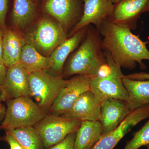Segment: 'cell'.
I'll return each instance as SVG.
<instances>
[{
	"label": "cell",
	"mask_w": 149,
	"mask_h": 149,
	"mask_svg": "<svg viewBox=\"0 0 149 149\" xmlns=\"http://www.w3.org/2000/svg\"><path fill=\"white\" fill-rule=\"evenodd\" d=\"M102 38L103 50L109 53L118 66L132 70L139 63L141 70L146 69L143 60L149 61L148 41L143 42L131 29L114 24L108 19L98 30Z\"/></svg>",
	"instance_id": "6da1fadb"
},
{
	"label": "cell",
	"mask_w": 149,
	"mask_h": 149,
	"mask_svg": "<svg viewBox=\"0 0 149 149\" xmlns=\"http://www.w3.org/2000/svg\"><path fill=\"white\" fill-rule=\"evenodd\" d=\"M107 64L102 45V38L92 24L78 49L70 57L63 72L62 77L73 75L97 76Z\"/></svg>",
	"instance_id": "7a4b0ae2"
},
{
	"label": "cell",
	"mask_w": 149,
	"mask_h": 149,
	"mask_svg": "<svg viewBox=\"0 0 149 149\" xmlns=\"http://www.w3.org/2000/svg\"><path fill=\"white\" fill-rule=\"evenodd\" d=\"M47 115L29 96L10 99L7 101L5 114L0 128L8 130L34 126Z\"/></svg>",
	"instance_id": "3957f363"
},
{
	"label": "cell",
	"mask_w": 149,
	"mask_h": 149,
	"mask_svg": "<svg viewBox=\"0 0 149 149\" xmlns=\"http://www.w3.org/2000/svg\"><path fill=\"white\" fill-rule=\"evenodd\" d=\"M67 38V32L61 24L49 18L39 20L24 37L25 43L47 57Z\"/></svg>",
	"instance_id": "277c9868"
},
{
	"label": "cell",
	"mask_w": 149,
	"mask_h": 149,
	"mask_svg": "<svg viewBox=\"0 0 149 149\" xmlns=\"http://www.w3.org/2000/svg\"><path fill=\"white\" fill-rule=\"evenodd\" d=\"M110 71L104 76H96L91 77L90 91L101 102L109 99H116L127 102L129 96L122 82L124 75L121 68L113 61L109 53L104 51Z\"/></svg>",
	"instance_id": "5b68a950"
},
{
	"label": "cell",
	"mask_w": 149,
	"mask_h": 149,
	"mask_svg": "<svg viewBox=\"0 0 149 149\" xmlns=\"http://www.w3.org/2000/svg\"><path fill=\"white\" fill-rule=\"evenodd\" d=\"M30 96L35 98L38 105L46 113L52 105L68 80L62 76L54 75L41 70L29 74Z\"/></svg>",
	"instance_id": "8992f818"
},
{
	"label": "cell",
	"mask_w": 149,
	"mask_h": 149,
	"mask_svg": "<svg viewBox=\"0 0 149 149\" xmlns=\"http://www.w3.org/2000/svg\"><path fill=\"white\" fill-rule=\"evenodd\" d=\"M81 120L61 115L47 114L34 126L46 148L53 146L64 140L70 133H76Z\"/></svg>",
	"instance_id": "52a82bcc"
},
{
	"label": "cell",
	"mask_w": 149,
	"mask_h": 149,
	"mask_svg": "<svg viewBox=\"0 0 149 149\" xmlns=\"http://www.w3.org/2000/svg\"><path fill=\"white\" fill-rule=\"evenodd\" d=\"M91 77L76 75L68 80L55 100L49 112L57 115H62L67 112L81 94L90 91Z\"/></svg>",
	"instance_id": "ba28073f"
},
{
	"label": "cell",
	"mask_w": 149,
	"mask_h": 149,
	"mask_svg": "<svg viewBox=\"0 0 149 149\" xmlns=\"http://www.w3.org/2000/svg\"><path fill=\"white\" fill-rule=\"evenodd\" d=\"M83 15L70 32V37L84 27L93 24L98 30L112 14L114 3L111 0H83Z\"/></svg>",
	"instance_id": "9c48e42d"
},
{
	"label": "cell",
	"mask_w": 149,
	"mask_h": 149,
	"mask_svg": "<svg viewBox=\"0 0 149 149\" xmlns=\"http://www.w3.org/2000/svg\"><path fill=\"white\" fill-rule=\"evenodd\" d=\"M149 117V104L132 111L117 128L103 135L91 149H113L132 128Z\"/></svg>",
	"instance_id": "30bf717a"
},
{
	"label": "cell",
	"mask_w": 149,
	"mask_h": 149,
	"mask_svg": "<svg viewBox=\"0 0 149 149\" xmlns=\"http://www.w3.org/2000/svg\"><path fill=\"white\" fill-rule=\"evenodd\" d=\"M45 10L55 19L66 32L79 21L83 12L78 0H47Z\"/></svg>",
	"instance_id": "8fae6325"
},
{
	"label": "cell",
	"mask_w": 149,
	"mask_h": 149,
	"mask_svg": "<svg viewBox=\"0 0 149 149\" xmlns=\"http://www.w3.org/2000/svg\"><path fill=\"white\" fill-rule=\"evenodd\" d=\"M149 0H120L114 4L109 20L122 27L134 30L140 16L146 12Z\"/></svg>",
	"instance_id": "7c38bea8"
},
{
	"label": "cell",
	"mask_w": 149,
	"mask_h": 149,
	"mask_svg": "<svg viewBox=\"0 0 149 149\" xmlns=\"http://www.w3.org/2000/svg\"><path fill=\"white\" fill-rule=\"evenodd\" d=\"M131 111L125 101L109 99L102 102L99 121L102 127L103 135L117 128Z\"/></svg>",
	"instance_id": "4fadbf2b"
},
{
	"label": "cell",
	"mask_w": 149,
	"mask_h": 149,
	"mask_svg": "<svg viewBox=\"0 0 149 149\" xmlns=\"http://www.w3.org/2000/svg\"><path fill=\"white\" fill-rule=\"evenodd\" d=\"M29 74L19 63L8 68L1 88L5 100L30 96Z\"/></svg>",
	"instance_id": "5bb4252c"
},
{
	"label": "cell",
	"mask_w": 149,
	"mask_h": 149,
	"mask_svg": "<svg viewBox=\"0 0 149 149\" xmlns=\"http://www.w3.org/2000/svg\"><path fill=\"white\" fill-rule=\"evenodd\" d=\"M101 103L93 92L86 91L79 96L67 112L61 116L81 121L99 120Z\"/></svg>",
	"instance_id": "9a60e30c"
},
{
	"label": "cell",
	"mask_w": 149,
	"mask_h": 149,
	"mask_svg": "<svg viewBox=\"0 0 149 149\" xmlns=\"http://www.w3.org/2000/svg\"><path fill=\"white\" fill-rule=\"evenodd\" d=\"M88 27H84L63 41L54 50L49 56L51 70L56 75H62L66 59L80 45L84 39Z\"/></svg>",
	"instance_id": "2e32d148"
},
{
	"label": "cell",
	"mask_w": 149,
	"mask_h": 149,
	"mask_svg": "<svg viewBox=\"0 0 149 149\" xmlns=\"http://www.w3.org/2000/svg\"><path fill=\"white\" fill-rule=\"evenodd\" d=\"M25 43L24 37L18 32L6 28L3 30L2 58L7 67L19 63L22 48Z\"/></svg>",
	"instance_id": "e0dca14e"
},
{
	"label": "cell",
	"mask_w": 149,
	"mask_h": 149,
	"mask_svg": "<svg viewBox=\"0 0 149 149\" xmlns=\"http://www.w3.org/2000/svg\"><path fill=\"white\" fill-rule=\"evenodd\" d=\"M103 135L99 120H83L76 133L74 149H91Z\"/></svg>",
	"instance_id": "ac0fdd59"
},
{
	"label": "cell",
	"mask_w": 149,
	"mask_h": 149,
	"mask_svg": "<svg viewBox=\"0 0 149 149\" xmlns=\"http://www.w3.org/2000/svg\"><path fill=\"white\" fill-rule=\"evenodd\" d=\"M122 82L129 96L127 102L131 111L149 104V80H134L122 78Z\"/></svg>",
	"instance_id": "d6986e66"
},
{
	"label": "cell",
	"mask_w": 149,
	"mask_h": 149,
	"mask_svg": "<svg viewBox=\"0 0 149 149\" xmlns=\"http://www.w3.org/2000/svg\"><path fill=\"white\" fill-rule=\"evenodd\" d=\"M19 63L29 74L50 70L51 68L49 56L42 55L34 47L27 43L22 48Z\"/></svg>",
	"instance_id": "ffe728a7"
},
{
	"label": "cell",
	"mask_w": 149,
	"mask_h": 149,
	"mask_svg": "<svg viewBox=\"0 0 149 149\" xmlns=\"http://www.w3.org/2000/svg\"><path fill=\"white\" fill-rule=\"evenodd\" d=\"M35 14L36 10L32 0H14L12 20L17 28H25L34 19Z\"/></svg>",
	"instance_id": "44dd1931"
},
{
	"label": "cell",
	"mask_w": 149,
	"mask_h": 149,
	"mask_svg": "<svg viewBox=\"0 0 149 149\" xmlns=\"http://www.w3.org/2000/svg\"><path fill=\"white\" fill-rule=\"evenodd\" d=\"M17 140L23 149H42V139L33 126L7 130Z\"/></svg>",
	"instance_id": "7402d4cb"
},
{
	"label": "cell",
	"mask_w": 149,
	"mask_h": 149,
	"mask_svg": "<svg viewBox=\"0 0 149 149\" xmlns=\"http://www.w3.org/2000/svg\"><path fill=\"white\" fill-rule=\"evenodd\" d=\"M149 119L139 130L134 134L133 139L128 141L123 149H139L149 144Z\"/></svg>",
	"instance_id": "603a6c76"
},
{
	"label": "cell",
	"mask_w": 149,
	"mask_h": 149,
	"mask_svg": "<svg viewBox=\"0 0 149 149\" xmlns=\"http://www.w3.org/2000/svg\"><path fill=\"white\" fill-rule=\"evenodd\" d=\"M76 133H70L64 140L54 145L49 149H74V141Z\"/></svg>",
	"instance_id": "cb8c5ba5"
},
{
	"label": "cell",
	"mask_w": 149,
	"mask_h": 149,
	"mask_svg": "<svg viewBox=\"0 0 149 149\" xmlns=\"http://www.w3.org/2000/svg\"><path fill=\"white\" fill-rule=\"evenodd\" d=\"M8 0H0V27L4 30L6 18L8 8Z\"/></svg>",
	"instance_id": "d4e9b609"
},
{
	"label": "cell",
	"mask_w": 149,
	"mask_h": 149,
	"mask_svg": "<svg viewBox=\"0 0 149 149\" xmlns=\"http://www.w3.org/2000/svg\"><path fill=\"white\" fill-rule=\"evenodd\" d=\"M5 139L8 143L10 149H23L17 140L8 132H6Z\"/></svg>",
	"instance_id": "484cf974"
},
{
	"label": "cell",
	"mask_w": 149,
	"mask_h": 149,
	"mask_svg": "<svg viewBox=\"0 0 149 149\" xmlns=\"http://www.w3.org/2000/svg\"><path fill=\"white\" fill-rule=\"evenodd\" d=\"M124 77L131 80H149V73L143 72H136L133 74L124 75Z\"/></svg>",
	"instance_id": "4316f807"
},
{
	"label": "cell",
	"mask_w": 149,
	"mask_h": 149,
	"mask_svg": "<svg viewBox=\"0 0 149 149\" xmlns=\"http://www.w3.org/2000/svg\"><path fill=\"white\" fill-rule=\"evenodd\" d=\"M7 68L3 60L0 59V88H2L3 85Z\"/></svg>",
	"instance_id": "83f0119b"
},
{
	"label": "cell",
	"mask_w": 149,
	"mask_h": 149,
	"mask_svg": "<svg viewBox=\"0 0 149 149\" xmlns=\"http://www.w3.org/2000/svg\"><path fill=\"white\" fill-rule=\"evenodd\" d=\"M3 30V29H2V28L0 27V59L2 60H3L2 47Z\"/></svg>",
	"instance_id": "f1b7e54d"
},
{
	"label": "cell",
	"mask_w": 149,
	"mask_h": 149,
	"mask_svg": "<svg viewBox=\"0 0 149 149\" xmlns=\"http://www.w3.org/2000/svg\"><path fill=\"white\" fill-rule=\"evenodd\" d=\"M6 110V109L5 108V107L3 106L2 104L0 103V119H1V118L2 117V116L3 115L5 116Z\"/></svg>",
	"instance_id": "f546056e"
},
{
	"label": "cell",
	"mask_w": 149,
	"mask_h": 149,
	"mask_svg": "<svg viewBox=\"0 0 149 149\" xmlns=\"http://www.w3.org/2000/svg\"><path fill=\"white\" fill-rule=\"evenodd\" d=\"M3 100H5V99L2 90L1 88H0V103H1L2 101Z\"/></svg>",
	"instance_id": "4dcf8cb0"
},
{
	"label": "cell",
	"mask_w": 149,
	"mask_h": 149,
	"mask_svg": "<svg viewBox=\"0 0 149 149\" xmlns=\"http://www.w3.org/2000/svg\"><path fill=\"white\" fill-rule=\"evenodd\" d=\"M147 12H149V0L148 3V6H147Z\"/></svg>",
	"instance_id": "1f68e13d"
},
{
	"label": "cell",
	"mask_w": 149,
	"mask_h": 149,
	"mask_svg": "<svg viewBox=\"0 0 149 149\" xmlns=\"http://www.w3.org/2000/svg\"><path fill=\"white\" fill-rule=\"evenodd\" d=\"M114 3H115L118 2L120 0H111Z\"/></svg>",
	"instance_id": "d6a6232c"
},
{
	"label": "cell",
	"mask_w": 149,
	"mask_h": 149,
	"mask_svg": "<svg viewBox=\"0 0 149 149\" xmlns=\"http://www.w3.org/2000/svg\"><path fill=\"white\" fill-rule=\"evenodd\" d=\"M146 146L147 147V148H148V149H149V144L147 145V146Z\"/></svg>",
	"instance_id": "836d02e7"
}]
</instances>
